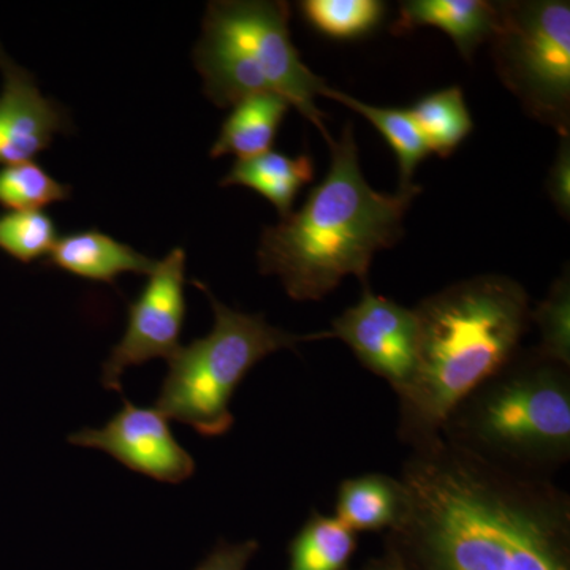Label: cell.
<instances>
[{
  "instance_id": "cell-1",
  "label": "cell",
  "mask_w": 570,
  "mask_h": 570,
  "mask_svg": "<svg viewBox=\"0 0 570 570\" xmlns=\"http://www.w3.org/2000/svg\"><path fill=\"white\" fill-rule=\"evenodd\" d=\"M387 550L407 570H570V497L444 438L411 449Z\"/></svg>"
},
{
  "instance_id": "cell-2",
  "label": "cell",
  "mask_w": 570,
  "mask_h": 570,
  "mask_svg": "<svg viewBox=\"0 0 570 570\" xmlns=\"http://www.w3.org/2000/svg\"><path fill=\"white\" fill-rule=\"evenodd\" d=\"M324 181L298 212L265 227L257 258L262 275L277 276L295 302H321L347 276L367 283L374 255L395 246L422 187L377 193L363 176L354 126L330 145Z\"/></svg>"
},
{
  "instance_id": "cell-3",
  "label": "cell",
  "mask_w": 570,
  "mask_h": 570,
  "mask_svg": "<svg viewBox=\"0 0 570 570\" xmlns=\"http://www.w3.org/2000/svg\"><path fill=\"white\" fill-rule=\"evenodd\" d=\"M414 311L417 367L397 396V438L409 449L441 438L453 409L508 365L531 326L527 288L502 275L449 285Z\"/></svg>"
},
{
  "instance_id": "cell-4",
  "label": "cell",
  "mask_w": 570,
  "mask_h": 570,
  "mask_svg": "<svg viewBox=\"0 0 570 570\" xmlns=\"http://www.w3.org/2000/svg\"><path fill=\"white\" fill-rule=\"evenodd\" d=\"M441 436L499 466L551 478L570 460V366L520 348L453 409Z\"/></svg>"
},
{
  "instance_id": "cell-5",
  "label": "cell",
  "mask_w": 570,
  "mask_h": 570,
  "mask_svg": "<svg viewBox=\"0 0 570 570\" xmlns=\"http://www.w3.org/2000/svg\"><path fill=\"white\" fill-rule=\"evenodd\" d=\"M214 311L212 333L179 347L168 360V373L154 407L167 419L193 428L200 436L219 438L232 430L230 401L249 371L266 356L307 341L326 340V332L295 335L269 325L264 314L232 309L208 285L194 281Z\"/></svg>"
},
{
  "instance_id": "cell-6",
  "label": "cell",
  "mask_w": 570,
  "mask_h": 570,
  "mask_svg": "<svg viewBox=\"0 0 570 570\" xmlns=\"http://www.w3.org/2000/svg\"><path fill=\"white\" fill-rule=\"evenodd\" d=\"M494 67L530 118L570 137V3L499 2Z\"/></svg>"
},
{
  "instance_id": "cell-7",
  "label": "cell",
  "mask_w": 570,
  "mask_h": 570,
  "mask_svg": "<svg viewBox=\"0 0 570 570\" xmlns=\"http://www.w3.org/2000/svg\"><path fill=\"white\" fill-rule=\"evenodd\" d=\"M291 17L287 2L219 0L206 9L204 36L232 48L273 92L302 112L330 146L333 138L325 126L326 116L316 104L328 85L303 62L288 29Z\"/></svg>"
},
{
  "instance_id": "cell-8",
  "label": "cell",
  "mask_w": 570,
  "mask_h": 570,
  "mask_svg": "<svg viewBox=\"0 0 570 570\" xmlns=\"http://www.w3.org/2000/svg\"><path fill=\"white\" fill-rule=\"evenodd\" d=\"M186 253L181 247L157 262L148 283L129 306V322L122 340L105 360L102 384L121 392L126 370L145 365L154 358L170 360L179 348L186 318Z\"/></svg>"
},
{
  "instance_id": "cell-9",
  "label": "cell",
  "mask_w": 570,
  "mask_h": 570,
  "mask_svg": "<svg viewBox=\"0 0 570 570\" xmlns=\"http://www.w3.org/2000/svg\"><path fill=\"white\" fill-rule=\"evenodd\" d=\"M330 337L343 341L360 365L403 395L417 367L419 325L414 309L363 285L356 305L332 322Z\"/></svg>"
},
{
  "instance_id": "cell-10",
  "label": "cell",
  "mask_w": 570,
  "mask_h": 570,
  "mask_svg": "<svg viewBox=\"0 0 570 570\" xmlns=\"http://www.w3.org/2000/svg\"><path fill=\"white\" fill-rule=\"evenodd\" d=\"M167 417L156 407L124 406L102 428H82L67 441L78 448L100 450L130 471L157 482L181 483L193 478L195 461L176 442Z\"/></svg>"
},
{
  "instance_id": "cell-11",
  "label": "cell",
  "mask_w": 570,
  "mask_h": 570,
  "mask_svg": "<svg viewBox=\"0 0 570 570\" xmlns=\"http://www.w3.org/2000/svg\"><path fill=\"white\" fill-rule=\"evenodd\" d=\"M0 165L29 163L50 148L56 134L71 130L66 108L41 94L36 78L0 45Z\"/></svg>"
},
{
  "instance_id": "cell-12",
  "label": "cell",
  "mask_w": 570,
  "mask_h": 570,
  "mask_svg": "<svg viewBox=\"0 0 570 570\" xmlns=\"http://www.w3.org/2000/svg\"><path fill=\"white\" fill-rule=\"evenodd\" d=\"M499 2L487 0H406L401 2L392 32L395 36L419 28L441 29L448 33L461 58L472 61L480 45L497 31Z\"/></svg>"
},
{
  "instance_id": "cell-13",
  "label": "cell",
  "mask_w": 570,
  "mask_h": 570,
  "mask_svg": "<svg viewBox=\"0 0 570 570\" xmlns=\"http://www.w3.org/2000/svg\"><path fill=\"white\" fill-rule=\"evenodd\" d=\"M45 265L81 279L115 285L126 273L151 275L157 262L102 232L82 230L59 238L45 258Z\"/></svg>"
},
{
  "instance_id": "cell-14",
  "label": "cell",
  "mask_w": 570,
  "mask_h": 570,
  "mask_svg": "<svg viewBox=\"0 0 570 570\" xmlns=\"http://www.w3.org/2000/svg\"><path fill=\"white\" fill-rule=\"evenodd\" d=\"M314 175L316 165L309 154L292 157L268 151L250 159L236 160L220 186L249 187L275 206L283 219L294 209L296 197L303 187L313 183Z\"/></svg>"
},
{
  "instance_id": "cell-15",
  "label": "cell",
  "mask_w": 570,
  "mask_h": 570,
  "mask_svg": "<svg viewBox=\"0 0 570 570\" xmlns=\"http://www.w3.org/2000/svg\"><path fill=\"white\" fill-rule=\"evenodd\" d=\"M288 110L291 104L276 94H258L234 105L209 157L217 159L232 154L238 160H245L272 151Z\"/></svg>"
},
{
  "instance_id": "cell-16",
  "label": "cell",
  "mask_w": 570,
  "mask_h": 570,
  "mask_svg": "<svg viewBox=\"0 0 570 570\" xmlns=\"http://www.w3.org/2000/svg\"><path fill=\"white\" fill-rule=\"evenodd\" d=\"M336 519L356 532L390 531L404 509L400 479L371 472L343 480L336 494Z\"/></svg>"
},
{
  "instance_id": "cell-17",
  "label": "cell",
  "mask_w": 570,
  "mask_h": 570,
  "mask_svg": "<svg viewBox=\"0 0 570 570\" xmlns=\"http://www.w3.org/2000/svg\"><path fill=\"white\" fill-rule=\"evenodd\" d=\"M322 96L346 105L352 111L358 112L360 116L373 124L382 137L387 140L390 148L396 154L397 168H400L397 190H407L415 186L412 183L415 170L431 153L407 110L362 102V100L330 88V86H326Z\"/></svg>"
},
{
  "instance_id": "cell-18",
  "label": "cell",
  "mask_w": 570,
  "mask_h": 570,
  "mask_svg": "<svg viewBox=\"0 0 570 570\" xmlns=\"http://www.w3.org/2000/svg\"><path fill=\"white\" fill-rule=\"evenodd\" d=\"M430 153L448 159L474 129L460 86L426 94L406 108Z\"/></svg>"
},
{
  "instance_id": "cell-19",
  "label": "cell",
  "mask_w": 570,
  "mask_h": 570,
  "mask_svg": "<svg viewBox=\"0 0 570 570\" xmlns=\"http://www.w3.org/2000/svg\"><path fill=\"white\" fill-rule=\"evenodd\" d=\"M356 550V534L336 517L313 510L288 547V570H347Z\"/></svg>"
},
{
  "instance_id": "cell-20",
  "label": "cell",
  "mask_w": 570,
  "mask_h": 570,
  "mask_svg": "<svg viewBox=\"0 0 570 570\" xmlns=\"http://www.w3.org/2000/svg\"><path fill=\"white\" fill-rule=\"evenodd\" d=\"M303 18L314 31L330 39H362L376 31L387 13L381 0H303Z\"/></svg>"
},
{
  "instance_id": "cell-21",
  "label": "cell",
  "mask_w": 570,
  "mask_h": 570,
  "mask_svg": "<svg viewBox=\"0 0 570 570\" xmlns=\"http://www.w3.org/2000/svg\"><path fill=\"white\" fill-rule=\"evenodd\" d=\"M70 194L69 184L56 181L32 160L0 168V206L10 212H40L69 200Z\"/></svg>"
},
{
  "instance_id": "cell-22",
  "label": "cell",
  "mask_w": 570,
  "mask_h": 570,
  "mask_svg": "<svg viewBox=\"0 0 570 570\" xmlns=\"http://www.w3.org/2000/svg\"><path fill=\"white\" fill-rule=\"evenodd\" d=\"M531 324L538 325L540 343L535 347L547 358L570 366V275L562 272L546 298L531 309Z\"/></svg>"
},
{
  "instance_id": "cell-23",
  "label": "cell",
  "mask_w": 570,
  "mask_h": 570,
  "mask_svg": "<svg viewBox=\"0 0 570 570\" xmlns=\"http://www.w3.org/2000/svg\"><path fill=\"white\" fill-rule=\"evenodd\" d=\"M58 242L55 220L43 212H10L0 216V250L31 264L48 257Z\"/></svg>"
},
{
  "instance_id": "cell-24",
  "label": "cell",
  "mask_w": 570,
  "mask_h": 570,
  "mask_svg": "<svg viewBox=\"0 0 570 570\" xmlns=\"http://www.w3.org/2000/svg\"><path fill=\"white\" fill-rule=\"evenodd\" d=\"M547 193L564 219L570 217V137H561L554 163L547 178Z\"/></svg>"
},
{
  "instance_id": "cell-25",
  "label": "cell",
  "mask_w": 570,
  "mask_h": 570,
  "mask_svg": "<svg viewBox=\"0 0 570 570\" xmlns=\"http://www.w3.org/2000/svg\"><path fill=\"white\" fill-rule=\"evenodd\" d=\"M261 546L257 540L249 539L245 542L228 543L220 540L216 549L195 570H246Z\"/></svg>"
},
{
  "instance_id": "cell-26",
  "label": "cell",
  "mask_w": 570,
  "mask_h": 570,
  "mask_svg": "<svg viewBox=\"0 0 570 570\" xmlns=\"http://www.w3.org/2000/svg\"><path fill=\"white\" fill-rule=\"evenodd\" d=\"M360 570H407L406 566L403 564V561L393 554L392 551H385L384 557L376 558V560H371L365 564V568Z\"/></svg>"
}]
</instances>
